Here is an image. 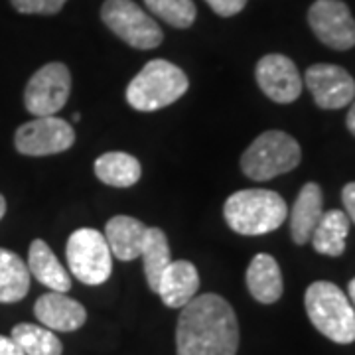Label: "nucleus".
Instances as JSON below:
<instances>
[{
	"label": "nucleus",
	"mask_w": 355,
	"mask_h": 355,
	"mask_svg": "<svg viewBox=\"0 0 355 355\" xmlns=\"http://www.w3.org/2000/svg\"><path fill=\"white\" fill-rule=\"evenodd\" d=\"M239 322L219 294L193 296L182 308L176 326V355H235Z\"/></svg>",
	"instance_id": "obj_1"
},
{
	"label": "nucleus",
	"mask_w": 355,
	"mask_h": 355,
	"mask_svg": "<svg viewBox=\"0 0 355 355\" xmlns=\"http://www.w3.org/2000/svg\"><path fill=\"white\" fill-rule=\"evenodd\" d=\"M223 217L235 233L254 237L279 229L288 217V205L272 190H239L227 198Z\"/></svg>",
	"instance_id": "obj_2"
},
{
	"label": "nucleus",
	"mask_w": 355,
	"mask_h": 355,
	"mask_svg": "<svg viewBox=\"0 0 355 355\" xmlns=\"http://www.w3.org/2000/svg\"><path fill=\"white\" fill-rule=\"evenodd\" d=\"M190 87L188 76L166 60H153L128 83L127 103L140 113H154L170 107Z\"/></svg>",
	"instance_id": "obj_3"
},
{
	"label": "nucleus",
	"mask_w": 355,
	"mask_h": 355,
	"mask_svg": "<svg viewBox=\"0 0 355 355\" xmlns=\"http://www.w3.org/2000/svg\"><path fill=\"white\" fill-rule=\"evenodd\" d=\"M304 304L310 322L322 336L336 343L355 342V308L340 286L328 280L312 282Z\"/></svg>",
	"instance_id": "obj_4"
},
{
	"label": "nucleus",
	"mask_w": 355,
	"mask_h": 355,
	"mask_svg": "<svg viewBox=\"0 0 355 355\" xmlns=\"http://www.w3.org/2000/svg\"><path fill=\"white\" fill-rule=\"evenodd\" d=\"M302 160L300 144L282 130H266L249 144L241 156L243 174L266 182L294 170Z\"/></svg>",
	"instance_id": "obj_5"
},
{
	"label": "nucleus",
	"mask_w": 355,
	"mask_h": 355,
	"mask_svg": "<svg viewBox=\"0 0 355 355\" xmlns=\"http://www.w3.org/2000/svg\"><path fill=\"white\" fill-rule=\"evenodd\" d=\"M65 257L71 275L89 286L107 282L113 270V253L101 231L76 229L65 245Z\"/></svg>",
	"instance_id": "obj_6"
},
{
	"label": "nucleus",
	"mask_w": 355,
	"mask_h": 355,
	"mask_svg": "<svg viewBox=\"0 0 355 355\" xmlns=\"http://www.w3.org/2000/svg\"><path fill=\"white\" fill-rule=\"evenodd\" d=\"M101 18L114 36L137 50H154L164 40L162 28L132 0H105Z\"/></svg>",
	"instance_id": "obj_7"
},
{
	"label": "nucleus",
	"mask_w": 355,
	"mask_h": 355,
	"mask_svg": "<svg viewBox=\"0 0 355 355\" xmlns=\"http://www.w3.org/2000/svg\"><path fill=\"white\" fill-rule=\"evenodd\" d=\"M71 93V73L67 65L51 62L30 77L24 91V105L34 116H51L62 111Z\"/></svg>",
	"instance_id": "obj_8"
},
{
	"label": "nucleus",
	"mask_w": 355,
	"mask_h": 355,
	"mask_svg": "<svg viewBox=\"0 0 355 355\" xmlns=\"http://www.w3.org/2000/svg\"><path fill=\"white\" fill-rule=\"evenodd\" d=\"M76 142L73 127L55 114L38 116L18 127L14 135V146L24 156H51L69 150Z\"/></svg>",
	"instance_id": "obj_9"
},
{
	"label": "nucleus",
	"mask_w": 355,
	"mask_h": 355,
	"mask_svg": "<svg viewBox=\"0 0 355 355\" xmlns=\"http://www.w3.org/2000/svg\"><path fill=\"white\" fill-rule=\"evenodd\" d=\"M308 24L316 38L331 50L355 48V20L342 0H316L308 10Z\"/></svg>",
	"instance_id": "obj_10"
},
{
	"label": "nucleus",
	"mask_w": 355,
	"mask_h": 355,
	"mask_svg": "<svg viewBox=\"0 0 355 355\" xmlns=\"http://www.w3.org/2000/svg\"><path fill=\"white\" fill-rule=\"evenodd\" d=\"M254 77L261 91L270 101L286 105L302 95V77L296 64L282 53H268L259 60Z\"/></svg>",
	"instance_id": "obj_11"
},
{
	"label": "nucleus",
	"mask_w": 355,
	"mask_h": 355,
	"mask_svg": "<svg viewBox=\"0 0 355 355\" xmlns=\"http://www.w3.org/2000/svg\"><path fill=\"white\" fill-rule=\"evenodd\" d=\"M304 81L320 109H342L355 99V79L340 65H312Z\"/></svg>",
	"instance_id": "obj_12"
},
{
	"label": "nucleus",
	"mask_w": 355,
	"mask_h": 355,
	"mask_svg": "<svg viewBox=\"0 0 355 355\" xmlns=\"http://www.w3.org/2000/svg\"><path fill=\"white\" fill-rule=\"evenodd\" d=\"M34 314L40 324H44L51 331H76L87 320V310L83 304L69 298L65 292L53 291L42 294L36 300Z\"/></svg>",
	"instance_id": "obj_13"
},
{
	"label": "nucleus",
	"mask_w": 355,
	"mask_h": 355,
	"mask_svg": "<svg viewBox=\"0 0 355 355\" xmlns=\"http://www.w3.org/2000/svg\"><path fill=\"white\" fill-rule=\"evenodd\" d=\"M200 291V275L190 261H172L162 272L156 294L168 308H184Z\"/></svg>",
	"instance_id": "obj_14"
},
{
	"label": "nucleus",
	"mask_w": 355,
	"mask_h": 355,
	"mask_svg": "<svg viewBox=\"0 0 355 355\" xmlns=\"http://www.w3.org/2000/svg\"><path fill=\"white\" fill-rule=\"evenodd\" d=\"M322 205V188L316 182L304 184L291 211V235L296 245H306L312 239V233L324 216Z\"/></svg>",
	"instance_id": "obj_15"
},
{
	"label": "nucleus",
	"mask_w": 355,
	"mask_h": 355,
	"mask_svg": "<svg viewBox=\"0 0 355 355\" xmlns=\"http://www.w3.org/2000/svg\"><path fill=\"white\" fill-rule=\"evenodd\" d=\"M146 225L130 216H114L105 225V239L111 253L119 261H135L142 251V243L146 237Z\"/></svg>",
	"instance_id": "obj_16"
},
{
	"label": "nucleus",
	"mask_w": 355,
	"mask_h": 355,
	"mask_svg": "<svg viewBox=\"0 0 355 355\" xmlns=\"http://www.w3.org/2000/svg\"><path fill=\"white\" fill-rule=\"evenodd\" d=\"M247 288L257 302L275 304L282 296V272L275 257L266 253L254 254L251 265L247 268Z\"/></svg>",
	"instance_id": "obj_17"
},
{
	"label": "nucleus",
	"mask_w": 355,
	"mask_h": 355,
	"mask_svg": "<svg viewBox=\"0 0 355 355\" xmlns=\"http://www.w3.org/2000/svg\"><path fill=\"white\" fill-rule=\"evenodd\" d=\"M28 270L30 277L42 282L44 286H48L53 292H67L71 288V279L67 275L64 265L58 261V257L53 254L50 245L42 239H34L30 243V251H28Z\"/></svg>",
	"instance_id": "obj_18"
},
{
	"label": "nucleus",
	"mask_w": 355,
	"mask_h": 355,
	"mask_svg": "<svg viewBox=\"0 0 355 355\" xmlns=\"http://www.w3.org/2000/svg\"><path fill=\"white\" fill-rule=\"evenodd\" d=\"M93 170L103 184L113 188H130L142 176V166L139 160L132 154L116 153V150L101 154L95 160Z\"/></svg>",
	"instance_id": "obj_19"
},
{
	"label": "nucleus",
	"mask_w": 355,
	"mask_h": 355,
	"mask_svg": "<svg viewBox=\"0 0 355 355\" xmlns=\"http://www.w3.org/2000/svg\"><path fill=\"white\" fill-rule=\"evenodd\" d=\"M347 233H349V217L345 216V211L331 209L322 216L310 241L316 253L326 257H342L345 251Z\"/></svg>",
	"instance_id": "obj_20"
},
{
	"label": "nucleus",
	"mask_w": 355,
	"mask_h": 355,
	"mask_svg": "<svg viewBox=\"0 0 355 355\" xmlns=\"http://www.w3.org/2000/svg\"><path fill=\"white\" fill-rule=\"evenodd\" d=\"M30 291V270L24 261L8 249H0V302H20Z\"/></svg>",
	"instance_id": "obj_21"
},
{
	"label": "nucleus",
	"mask_w": 355,
	"mask_h": 355,
	"mask_svg": "<svg viewBox=\"0 0 355 355\" xmlns=\"http://www.w3.org/2000/svg\"><path fill=\"white\" fill-rule=\"evenodd\" d=\"M142 266H144V275L146 282L150 286V291H158V284L162 279V272L166 266L172 263V254H170V245L168 237L160 227H148L146 229V237L142 243Z\"/></svg>",
	"instance_id": "obj_22"
},
{
	"label": "nucleus",
	"mask_w": 355,
	"mask_h": 355,
	"mask_svg": "<svg viewBox=\"0 0 355 355\" xmlns=\"http://www.w3.org/2000/svg\"><path fill=\"white\" fill-rule=\"evenodd\" d=\"M10 338L22 347L26 355H62L64 352L60 338L36 324H16Z\"/></svg>",
	"instance_id": "obj_23"
},
{
	"label": "nucleus",
	"mask_w": 355,
	"mask_h": 355,
	"mask_svg": "<svg viewBox=\"0 0 355 355\" xmlns=\"http://www.w3.org/2000/svg\"><path fill=\"white\" fill-rule=\"evenodd\" d=\"M146 8L174 28H190L198 16L193 0H144Z\"/></svg>",
	"instance_id": "obj_24"
},
{
	"label": "nucleus",
	"mask_w": 355,
	"mask_h": 355,
	"mask_svg": "<svg viewBox=\"0 0 355 355\" xmlns=\"http://www.w3.org/2000/svg\"><path fill=\"white\" fill-rule=\"evenodd\" d=\"M12 6L22 14H58L67 0H10Z\"/></svg>",
	"instance_id": "obj_25"
},
{
	"label": "nucleus",
	"mask_w": 355,
	"mask_h": 355,
	"mask_svg": "<svg viewBox=\"0 0 355 355\" xmlns=\"http://www.w3.org/2000/svg\"><path fill=\"white\" fill-rule=\"evenodd\" d=\"M205 2L209 4V8L214 12L223 16V18L239 14L245 8V4H247V0H205Z\"/></svg>",
	"instance_id": "obj_26"
},
{
	"label": "nucleus",
	"mask_w": 355,
	"mask_h": 355,
	"mask_svg": "<svg viewBox=\"0 0 355 355\" xmlns=\"http://www.w3.org/2000/svg\"><path fill=\"white\" fill-rule=\"evenodd\" d=\"M342 202L343 207H345V216L349 217V221L355 223V182H349L343 186Z\"/></svg>",
	"instance_id": "obj_27"
},
{
	"label": "nucleus",
	"mask_w": 355,
	"mask_h": 355,
	"mask_svg": "<svg viewBox=\"0 0 355 355\" xmlns=\"http://www.w3.org/2000/svg\"><path fill=\"white\" fill-rule=\"evenodd\" d=\"M0 355H26L22 347L14 342L12 338L0 336Z\"/></svg>",
	"instance_id": "obj_28"
},
{
	"label": "nucleus",
	"mask_w": 355,
	"mask_h": 355,
	"mask_svg": "<svg viewBox=\"0 0 355 355\" xmlns=\"http://www.w3.org/2000/svg\"><path fill=\"white\" fill-rule=\"evenodd\" d=\"M345 125H347V128H349V132L355 135V99L352 101L349 113H347V119H345Z\"/></svg>",
	"instance_id": "obj_29"
},
{
	"label": "nucleus",
	"mask_w": 355,
	"mask_h": 355,
	"mask_svg": "<svg viewBox=\"0 0 355 355\" xmlns=\"http://www.w3.org/2000/svg\"><path fill=\"white\" fill-rule=\"evenodd\" d=\"M347 292H349V298H352V304L355 306V279L349 280V286H347Z\"/></svg>",
	"instance_id": "obj_30"
},
{
	"label": "nucleus",
	"mask_w": 355,
	"mask_h": 355,
	"mask_svg": "<svg viewBox=\"0 0 355 355\" xmlns=\"http://www.w3.org/2000/svg\"><path fill=\"white\" fill-rule=\"evenodd\" d=\"M4 214H6V200H4V196L0 193V219L4 217Z\"/></svg>",
	"instance_id": "obj_31"
},
{
	"label": "nucleus",
	"mask_w": 355,
	"mask_h": 355,
	"mask_svg": "<svg viewBox=\"0 0 355 355\" xmlns=\"http://www.w3.org/2000/svg\"><path fill=\"white\" fill-rule=\"evenodd\" d=\"M79 119H81V114L73 113V121H76V123H77V121H79Z\"/></svg>",
	"instance_id": "obj_32"
}]
</instances>
